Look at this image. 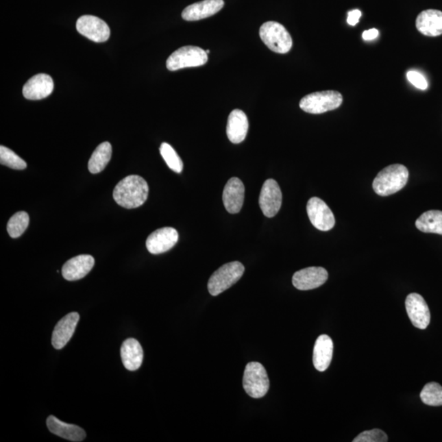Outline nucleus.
Wrapping results in <instances>:
<instances>
[{
  "instance_id": "obj_20",
  "label": "nucleus",
  "mask_w": 442,
  "mask_h": 442,
  "mask_svg": "<svg viewBox=\"0 0 442 442\" xmlns=\"http://www.w3.org/2000/svg\"><path fill=\"white\" fill-rule=\"evenodd\" d=\"M334 354V343L330 336L323 334L315 342L313 352V364L319 372L326 371L331 364Z\"/></svg>"
},
{
  "instance_id": "obj_21",
  "label": "nucleus",
  "mask_w": 442,
  "mask_h": 442,
  "mask_svg": "<svg viewBox=\"0 0 442 442\" xmlns=\"http://www.w3.org/2000/svg\"><path fill=\"white\" fill-rule=\"evenodd\" d=\"M247 116L240 109L231 112L228 123H227L226 134L230 142L233 144H240L245 140L248 132Z\"/></svg>"
},
{
  "instance_id": "obj_12",
  "label": "nucleus",
  "mask_w": 442,
  "mask_h": 442,
  "mask_svg": "<svg viewBox=\"0 0 442 442\" xmlns=\"http://www.w3.org/2000/svg\"><path fill=\"white\" fill-rule=\"evenodd\" d=\"M179 240V234L171 227H164L151 233L147 238L146 247L151 254H164L171 249Z\"/></svg>"
},
{
  "instance_id": "obj_8",
  "label": "nucleus",
  "mask_w": 442,
  "mask_h": 442,
  "mask_svg": "<svg viewBox=\"0 0 442 442\" xmlns=\"http://www.w3.org/2000/svg\"><path fill=\"white\" fill-rule=\"evenodd\" d=\"M307 214L315 228L321 231H328L335 225L334 213L324 201L314 197L308 201L306 206Z\"/></svg>"
},
{
  "instance_id": "obj_18",
  "label": "nucleus",
  "mask_w": 442,
  "mask_h": 442,
  "mask_svg": "<svg viewBox=\"0 0 442 442\" xmlns=\"http://www.w3.org/2000/svg\"><path fill=\"white\" fill-rule=\"evenodd\" d=\"M224 5V0H204L185 8L182 18L188 22L209 18L220 12Z\"/></svg>"
},
{
  "instance_id": "obj_33",
  "label": "nucleus",
  "mask_w": 442,
  "mask_h": 442,
  "mask_svg": "<svg viewBox=\"0 0 442 442\" xmlns=\"http://www.w3.org/2000/svg\"><path fill=\"white\" fill-rule=\"evenodd\" d=\"M378 35H380V32H378L377 29L373 28L364 32L363 34H362V37H363L365 40L369 41L376 40Z\"/></svg>"
},
{
  "instance_id": "obj_14",
  "label": "nucleus",
  "mask_w": 442,
  "mask_h": 442,
  "mask_svg": "<svg viewBox=\"0 0 442 442\" xmlns=\"http://www.w3.org/2000/svg\"><path fill=\"white\" fill-rule=\"evenodd\" d=\"M54 84L51 77L47 74H38L25 84L23 94L29 100H40L52 94Z\"/></svg>"
},
{
  "instance_id": "obj_23",
  "label": "nucleus",
  "mask_w": 442,
  "mask_h": 442,
  "mask_svg": "<svg viewBox=\"0 0 442 442\" xmlns=\"http://www.w3.org/2000/svg\"><path fill=\"white\" fill-rule=\"evenodd\" d=\"M121 356L125 368L130 371H136L143 363L144 351L136 339H129L122 344Z\"/></svg>"
},
{
  "instance_id": "obj_25",
  "label": "nucleus",
  "mask_w": 442,
  "mask_h": 442,
  "mask_svg": "<svg viewBox=\"0 0 442 442\" xmlns=\"http://www.w3.org/2000/svg\"><path fill=\"white\" fill-rule=\"evenodd\" d=\"M416 228L423 233L442 235V212L432 210L424 212L415 222Z\"/></svg>"
},
{
  "instance_id": "obj_31",
  "label": "nucleus",
  "mask_w": 442,
  "mask_h": 442,
  "mask_svg": "<svg viewBox=\"0 0 442 442\" xmlns=\"http://www.w3.org/2000/svg\"><path fill=\"white\" fill-rule=\"evenodd\" d=\"M406 77L408 81H409L412 85L417 88H419V90H427L428 86L427 79L422 74L418 73V71H408Z\"/></svg>"
},
{
  "instance_id": "obj_17",
  "label": "nucleus",
  "mask_w": 442,
  "mask_h": 442,
  "mask_svg": "<svg viewBox=\"0 0 442 442\" xmlns=\"http://www.w3.org/2000/svg\"><path fill=\"white\" fill-rule=\"evenodd\" d=\"M79 319L78 313L71 312L66 315L56 324L52 336V344L54 348L60 350L66 346L74 334Z\"/></svg>"
},
{
  "instance_id": "obj_19",
  "label": "nucleus",
  "mask_w": 442,
  "mask_h": 442,
  "mask_svg": "<svg viewBox=\"0 0 442 442\" xmlns=\"http://www.w3.org/2000/svg\"><path fill=\"white\" fill-rule=\"evenodd\" d=\"M416 28L423 36L437 37L442 35V12L437 10L421 12L416 19Z\"/></svg>"
},
{
  "instance_id": "obj_16",
  "label": "nucleus",
  "mask_w": 442,
  "mask_h": 442,
  "mask_svg": "<svg viewBox=\"0 0 442 442\" xmlns=\"http://www.w3.org/2000/svg\"><path fill=\"white\" fill-rule=\"evenodd\" d=\"M95 263V258L90 255H79L71 258L63 265L62 276L69 281L82 279L90 272Z\"/></svg>"
},
{
  "instance_id": "obj_29",
  "label": "nucleus",
  "mask_w": 442,
  "mask_h": 442,
  "mask_svg": "<svg viewBox=\"0 0 442 442\" xmlns=\"http://www.w3.org/2000/svg\"><path fill=\"white\" fill-rule=\"evenodd\" d=\"M0 163L14 170H24L27 168V163L23 159L14 151L3 145L0 147Z\"/></svg>"
},
{
  "instance_id": "obj_13",
  "label": "nucleus",
  "mask_w": 442,
  "mask_h": 442,
  "mask_svg": "<svg viewBox=\"0 0 442 442\" xmlns=\"http://www.w3.org/2000/svg\"><path fill=\"white\" fill-rule=\"evenodd\" d=\"M328 273L323 267H308L294 273L293 284L302 291L321 287L328 280Z\"/></svg>"
},
{
  "instance_id": "obj_5",
  "label": "nucleus",
  "mask_w": 442,
  "mask_h": 442,
  "mask_svg": "<svg viewBox=\"0 0 442 442\" xmlns=\"http://www.w3.org/2000/svg\"><path fill=\"white\" fill-rule=\"evenodd\" d=\"M244 271H245L244 265L239 262L222 265L210 278L208 287L210 295L216 297L226 291L241 279Z\"/></svg>"
},
{
  "instance_id": "obj_4",
  "label": "nucleus",
  "mask_w": 442,
  "mask_h": 442,
  "mask_svg": "<svg viewBox=\"0 0 442 442\" xmlns=\"http://www.w3.org/2000/svg\"><path fill=\"white\" fill-rule=\"evenodd\" d=\"M260 39L271 51L285 54L293 47L291 35L283 25L276 22L265 23L260 28Z\"/></svg>"
},
{
  "instance_id": "obj_6",
  "label": "nucleus",
  "mask_w": 442,
  "mask_h": 442,
  "mask_svg": "<svg viewBox=\"0 0 442 442\" xmlns=\"http://www.w3.org/2000/svg\"><path fill=\"white\" fill-rule=\"evenodd\" d=\"M243 389L248 395L255 399L265 397L269 389L267 370L259 362H250L244 371Z\"/></svg>"
},
{
  "instance_id": "obj_10",
  "label": "nucleus",
  "mask_w": 442,
  "mask_h": 442,
  "mask_svg": "<svg viewBox=\"0 0 442 442\" xmlns=\"http://www.w3.org/2000/svg\"><path fill=\"white\" fill-rule=\"evenodd\" d=\"M282 192L280 185L275 180L265 181L260 193L259 205L265 217H275L282 205Z\"/></svg>"
},
{
  "instance_id": "obj_3",
  "label": "nucleus",
  "mask_w": 442,
  "mask_h": 442,
  "mask_svg": "<svg viewBox=\"0 0 442 442\" xmlns=\"http://www.w3.org/2000/svg\"><path fill=\"white\" fill-rule=\"evenodd\" d=\"M342 94L335 90H326L307 95L300 101L302 110L310 114L334 111L343 104Z\"/></svg>"
},
{
  "instance_id": "obj_9",
  "label": "nucleus",
  "mask_w": 442,
  "mask_h": 442,
  "mask_svg": "<svg viewBox=\"0 0 442 442\" xmlns=\"http://www.w3.org/2000/svg\"><path fill=\"white\" fill-rule=\"evenodd\" d=\"M77 29L81 35L96 43H103L110 37V28L108 25L95 16H81L77 20Z\"/></svg>"
},
{
  "instance_id": "obj_24",
  "label": "nucleus",
  "mask_w": 442,
  "mask_h": 442,
  "mask_svg": "<svg viewBox=\"0 0 442 442\" xmlns=\"http://www.w3.org/2000/svg\"><path fill=\"white\" fill-rule=\"evenodd\" d=\"M112 154V149L110 143L104 142L97 147L93 153L90 161H88V171L92 174H98L105 169L110 162Z\"/></svg>"
},
{
  "instance_id": "obj_26",
  "label": "nucleus",
  "mask_w": 442,
  "mask_h": 442,
  "mask_svg": "<svg viewBox=\"0 0 442 442\" xmlns=\"http://www.w3.org/2000/svg\"><path fill=\"white\" fill-rule=\"evenodd\" d=\"M420 398L425 405L442 406V386L435 382L428 383L421 391Z\"/></svg>"
},
{
  "instance_id": "obj_22",
  "label": "nucleus",
  "mask_w": 442,
  "mask_h": 442,
  "mask_svg": "<svg viewBox=\"0 0 442 442\" xmlns=\"http://www.w3.org/2000/svg\"><path fill=\"white\" fill-rule=\"evenodd\" d=\"M47 427L53 434L71 441H82L86 437L85 430L82 428L77 425L62 422L53 415L47 419Z\"/></svg>"
},
{
  "instance_id": "obj_28",
  "label": "nucleus",
  "mask_w": 442,
  "mask_h": 442,
  "mask_svg": "<svg viewBox=\"0 0 442 442\" xmlns=\"http://www.w3.org/2000/svg\"><path fill=\"white\" fill-rule=\"evenodd\" d=\"M160 153L162 157L167 163V165L170 167V169L176 172V173H181L183 171V162L182 160L177 154L175 150L167 143H163L160 147Z\"/></svg>"
},
{
  "instance_id": "obj_32",
  "label": "nucleus",
  "mask_w": 442,
  "mask_h": 442,
  "mask_svg": "<svg viewBox=\"0 0 442 442\" xmlns=\"http://www.w3.org/2000/svg\"><path fill=\"white\" fill-rule=\"evenodd\" d=\"M347 23L351 26H356L359 23L361 12L359 10H352L348 12Z\"/></svg>"
},
{
  "instance_id": "obj_2",
  "label": "nucleus",
  "mask_w": 442,
  "mask_h": 442,
  "mask_svg": "<svg viewBox=\"0 0 442 442\" xmlns=\"http://www.w3.org/2000/svg\"><path fill=\"white\" fill-rule=\"evenodd\" d=\"M409 179V171L402 164H393L382 169L373 180V188L378 195L389 196L402 191Z\"/></svg>"
},
{
  "instance_id": "obj_7",
  "label": "nucleus",
  "mask_w": 442,
  "mask_h": 442,
  "mask_svg": "<svg viewBox=\"0 0 442 442\" xmlns=\"http://www.w3.org/2000/svg\"><path fill=\"white\" fill-rule=\"evenodd\" d=\"M208 61V53L203 49L196 46H184L168 58L167 67L169 71H178L187 67L204 66Z\"/></svg>"
},
{
  "instance_id": "obj_1",
  "label": "nucleus",
  "mask_w": 442,
  "mask_h": 442,
  "mask_svg": "<svg viewBox=\"0 0 442 442\" xmlns=\"http://www.w3.org/2000/svg\"><path fill=\"white\" fill-rule=\"evenodd\" d=\"M149 192L146 180L140 175H132L116 184L113 191V199L122 208L134 209L145 203Z\"/></svg>"
},
{
  "instance_id": "obj_15",
  "label": "nucleus",
  "mask_w": 442,
  "mask_h": 442,
  "mask_svg": "<svg viewBox=\"0 0 442 442\" xmlns=\"http://www.w3.org/2000/svg\"><path fill=\"white\" fill-rule=\"evenodd\" d=\"M245 197V187L238 178H231L223 191V203L230 214H237L241 210Z\"/></svg>"
},
{
  "instance_id": "obj_27",
  "label": "nucleus",
  "mask_w": 442,
  "mask_h": 442,
  "mask_svg": "<svg viewBox=\"0 0 442 442\" xmlns=\"http://www.w3.org/2000/svg\"><path fill=\"white\" fill-rule=\"evenodd\" d=\"M29 223V214L25 212H16L8 222L7 230L11 238H16L23 234Z\"/></svg>"
},
{
  "instance_id": "obj_11",
  "label": "nucleus",
  "mask_w": 442,
  "mask_h": 442,
  "mask_svg": "<svg viewBox=\"0 0 442 442\" xmlns=\"http://www.w3.org/2000/svg\"><path fill=\"white\" fill-rule=\"evenodd\" d=\"M406 308L413 326L419 330H426L430 323L431 314L424 298L418 293L408 295Z\"/></svg>"
},
{
  "instance_id": "obj_34",
  "label": "nucleus",
  "mask_w": 442,
  "mask_h": 442,
  "mask_svg": "<svg viewBox=\"0 0 442 442\" xmlns=\"http://www.w3.org/2000/svg\"><path fill=\"white\" fill-rule=\"evenodd\" d=\"M206 53L208 54L210 53V50H206Z\"/></svg>"
},
{
  "instance_id": "obj_30",
  "label": "nucleus",
  "mask_w": 442,
  "mask_h": 442,
  "mask_svg": "<svg viewBox=\"0 0 442 442\" xmlns=\"http://www.w3.org/2000/svg\"><path fill=\"white\" fill-rule=\"evenodd\" d=\"M387 435L380 429H372V430L365 431L358 435L354 442H386Z\"/></svg>"
}]
</instances>
